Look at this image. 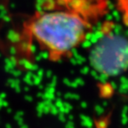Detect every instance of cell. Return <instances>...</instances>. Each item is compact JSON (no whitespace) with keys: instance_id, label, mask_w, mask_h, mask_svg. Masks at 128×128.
Masks as SVG:
<instances>
[{"instance_id":"obj_1","label":"cell","mask_w":128,"mask_h":128,"mask_svg":"<svg viewBox=\"0 0 128 128\" xmlns=\"http://www.w3.org/2000/svg\"><path fill=\"white\" fill-rule=\"evenodd\" d=\"M92 29V22L81 14L51 6L24 20L19 37L27 51L34 46L49 61L60 62L72 56Z\"/></svg>"},{"instance_id":"obj_2","label":"cell","mask_w":128,"mask_h":128,"mask_svg":"<svg viewBox=\"0 0 128 128\" xmlns=\"http://www.w3.org/2000/svg\"><path fill=\"white\" fill-rule=\"evenodd\" d=\"M89 61L94 70L104 76L123 74L128 70V40L104 32L91 47Z\"/></svg>"},{"instance_id":"obj_3","label":"cell","mask_w":128,"mask_h":128,"mask_svg":"<svg viewBox=\"0 0 128 128\" xmlns=\"http://www.w3.org/2000/svg\"><path fill=\"white\" fill-rule=\"evenodd\" d=\"M52 7H60L75 11L90 22L100 19L106 10L105 0H52Z\"/></svg>"},{"instance_id":"obj_4","label":"cell","mask_w":128,"mask_h":128,"mask_svg":"<svg viewBox=\"0 0 128 128\" xmlns=\"http://www.w3.org/2000/svg\"><path fill=\"white\" fill-rule=\"evenodd\" d=\"M117 3L125 22H128V0H117Z\"/></svg>"}]
</instances>
